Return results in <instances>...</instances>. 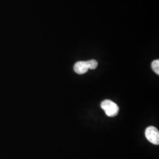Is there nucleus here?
I'll return each mask as SVG.
<instances>
[{"mask_svg": "<svg viewBox=\"0 0 159 159\" xmlns=\"http://www.w3.org/2000/svg\"><path fill=\"white\" fill-rule=\"evenodd\" d=\"M101 107L109 117H114L119 111V106L110 100H105L101 103Z\"/></svg>", "mask_w": 159, "mask_h": 159, "instance_id": "nucleus-1", "label": "nucleus"}, {"mask_svg": "<svg viewBox=\"0 0 159 159\" xmlns=\"http://www.w3.org/2000/svg\"><path fill=\"white\" fill-rule=\"evenodd\" d=\"M145 135L148 140L155 145H159V131L153 126L148 127L145 131Z\"/></svg>", "mask_w": 159, "mask_h": 159, "instance_id": "nucleus-2", "label": "nucleus"}, {"mask_svg": "<svg viewBox=\"0 0 159 159\" xmlns=\"http://www.w3.org/2000/svg\"><path fill=\"white\" fill-rule=\"evenodd\" d=\"M89 70L86 61H79L75 64L74 71L79 74H85Z\"/></svg>", "mask_w": 159, "mask_h": 159, "instance_id": "nucleus-3", "label": "nucleus"}, {"mask_svg": "<svg viewBox=\"0 0 159 159\" xmlns=\"http://www.w3.org/2000/svg\"><path fill=\"white\" fill-rule=\"evenodd\" d=\"M86 63H87L89 69H91V70L96 69L98 66V63L95 60H91L87 61H86Z\"/></svg>", "mask_w": 159, "mask_h": 159, "instance_id": "nucleus-4", "label": "nucleus"}, {"mask_svg": "<svg viewBox=\"0 0 159 159\" xmlns=\"http://www.w3.org/2000/svg\"><path fill=\"white\" fill-rule=\"evenodd\" d=\"M152 68L154 71L157 74H159V60H156L152 63Z\"/></svg>", "mask_w": 159, "mask_h": 159, "instance_id": "nucleus-5", "label": "nucleus"}]
</instances>
